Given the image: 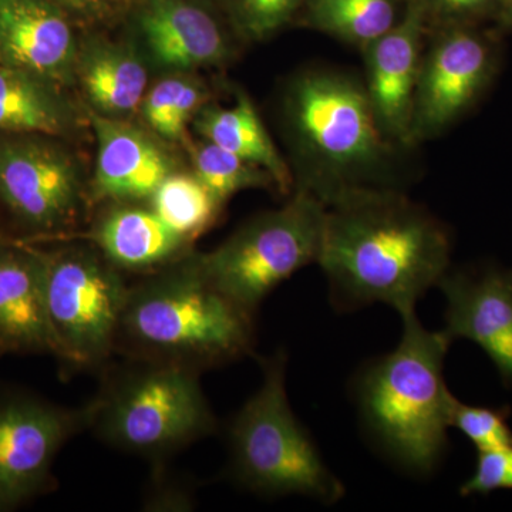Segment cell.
<instances>
[{
  "mask_svg": "<svg viewBox=\"0 0 512 512\" xmlns=\"http://www.w3.org/2000/svg\"><path fill=\"white\" fill-rule=\"evenodd\" d=\"M451 251L446 225L403 190H363L326 207L318 264L336 311L384 303L404 316L447 274Z\"/></svg>",
  "mask_w": 512,
  "mask_h": 512,
  "instance_id": "6da1fadb",
  "label": "cell"
},
{
  "mask_svg": "<svg viewBox=\"0 0 512 512\" xmlns=\"http://www.w3.org/2000/svg\"><path fill=\"white\" fill-rule=\"evenodd\" d=\"M293 154L292 185L323 205L363 190H403L404 153L384 134L362 77L309 67L289 82L284 101Z\"/></svg>",
  "mask_w": 512,
  "mask_h": 512,
  "instance_id": "7a4b0ae2",
  "label": "cell"
},
{
  "mask_svg": "<svg viewBox=\"0 0 512 512\" xmlns=\"http://www.w3.org/2000/svg\"><path fill=\"white\" fill-rule=\"evenodd\" d=\"M254 315L212 284L197 255H185L128 286L116 352L202 372L251 355Z\"/></svg>",
  "mask_w": 512,
  "mask_h": 512,
  "instance_id": "3957f363",
  "label": "cell"
},
{
  "mask_svg": "<svg viewBox=\"0 0 512 512\" xmlns=\"http://www.w3.org/2000/svg\"><path fill=\"white\" fill-rule=\"evenodd\" d=\"M399 345L357 372L353 393L370 440L410 476L427 477L448 448L453 393L444 379L451 340L424 328L416 312L402 316Z\"/></svg>",
  "mask_w": 512,
  "mask_h": 512,
  "instance_id": "277c9868",
  "label": "cell"
},
{
  "mask_svg": "<svg viewBox=\"0 0 512 512\" xmlns=\"http://www.w3.org/2000/svg\"><path fill=\"white\" fill-rule=\"evenodd\" d=\"M111 369L87 403V429L103 443L160 461L218 430L200 383L190 367L131 359Z\"/></svg>",
  "mask_w": 512,
  "mask_h": 512,
  "instance_id": "5b68a950",
  "label": "cell"
},
{
  "mask_svg": "<svg viewBox=\"0 0 512 512\" xmlns=\"http://www.w3.org/2000/svg\"><path fill=\"white\" fill-rule=\"evenodd\" d=\"M284 350L261 360L262 384L228 426V471L261 497L303 495L322 504L342 500L345 485L326 466L286 393Z\"/></svg>",
  "mask_w": 512,
  "mask_h": 512,
  "instance_id": "8992f818",
  "label": "cell"
},
{
  "mask_svg": "<svg viewBox=\"0 0 512 512\" xmlns=\"http://www.w3.org/2000/svg\"><path fill=\"white\" fill-rule=\"evenodd\" d=\"M325 220L326 205L295 191L284 207L255 215L198 262L212 284L255 313L282 282L318 264Z\"/></svg>",
  "mask_w": 512,
  "mask_h": 512,
  "instance_id": "52a82bcc",
  "label": "cell"
},
{
  "mask_svg": "<svg viewBox=\"0 0 512 512\" xmlns=\"http://www.w3.org/2000/svg\"><path fill=\"white\" fill-rule=\"evenodd\" d=\"M42 256L55 356L74 369H99L116 352L130 286L124 272L111 265L99 249H42Z\"/></svg>",
  "mask_w": 512,
  "mask_h": 512,
  "instance_id": "ba28073f",
  "label": "cell"
},
{
  "mask_svg": "<svg viewBox=\"0 0 512 512\" xmlns=\"http://www.w3.org/2000/svg\"><path fill=\"white\" fill-rule=\"evenodd\" d=\"M500 32L483 25L427 30L414 94L410 141L441 136L483 100L500 72Z\"/></svg>",
  "mask_w": 512,
  "mask_h": 512,
  "instance_id": "9c48e42d",
  "label": "cell"
},
{
  "mask_svg": "<svg viewBox=\"0 0 512 512\" xmlns=\"http://www.w3.org/2000/svg\"><path fill=\"white\" fill-rule=\"evenodd\" d=\"M0 202L32 237H55L82 210L79 168L56 137L0 133Z\"/></svg>",
  "mask_w": 512,
  "mask_h": 512,
  "instance_id": "30bf717a",
  "label": "cell"
},
{
  "mask_svg": "<svg viewBox=\"0 0 512 512\" xmlns=\"http://www.w3.org/2000/svg\"><path fill=\"white\" fill-rule=\"evenodd\" d=\"M87 423V406L69 409L33 394H0V512L52 487L57 454Z\"/></svg>",
  "mask_w": 512,
  "mask_h": 512,
  "instance_id": "8fae6325",
  "label": "cell"
},
{
  "mask_svg": "<svg viewBox=\"0 0 512 512\" xmlns=\"http://www.w3.org/2000/svg\"><path fill=\"white\" fill-rule=\"evenodd\" d=\"M131 19L150 55L168 69L222 66L239 42L215 0H134Z\"/></svg>",
  "mask_w": 512,
  "mask_h": 512,
  "instance_id": "7c38bea8",
  "label": "cell"
},
{
  "mask_svg": "<svg viewBox=\"0 0 512 512\" xmlns=\"http://www.w3.org/2000/svg\"><path fill=\"white\" fill-rule=\"evenodd\" d=\"M437 286L447 302L441 332L477 343L512 389V268H450Z\"/></svg>",
  "mask_w": 512,
  "mask_h": 512,
  "instance_id": "4fadbf2b",
  "label": "cell"
},
{
  "mask_svg": "<svg viewBox=\"0 0 512 512\" xmlns=\"http://www.w3.org/2000/svg\"><path fill=\"white\" fill-rule=\"evenodd\" d=\"M427 37L421 0H404L399 22L363 50V84L387 137L412 150L414 94Z\"/></svg>",
  "mask_w": 512,
  "mask_h": 512,
  "instance_id": "5bb4252c",
  "label": "cell"
},
{
  "mask_svg": "<svg viewBox=\"0 0 512 512\" xmlns=\"http://www.w3.org/2000/svg\"><path fill=\"white\" fill-rule=\"evenodd\" d=\"M70 15L52 0H0V63L62 86L76 74Z\"/></svg>",
  "mask_w": 512,
  "mask_h": 512,
  "instance_id": "9a60e30c",
  "label": "cell"
},
{
  "mask_svg": "<svg viewBox=\"0 0 512 512\" xmlns=\"http://www.w3.org/2000/svg\"><path fill=\"white\" fill-rule=\"evenodd\" d=\"M55 356L42 249L0 239V353Z\"/></svg>",
  "mask_w": 512,
  "mask_h": 512,
  "instance_id": "2e32d148",
  "label": "cell"
},
{
  "mask_svg": "<svg viewBox=\"0 0 512 512\" xmlns=\"http://www.w3.org/2000/svg\"><path fill=\"white\" fill-rule=\"evenodd\" d=\"M97 138L96 200L136 202L150 200L168 175L170 158L143 131L114 117L93 113Z\"/></svg>",
  "mask_w": 512,
  "mask_h": 512,
  "instance_id": "e0dca14e",
  "label": "cell"
},
{
  "mask_svg": "<svg viewBox=\"0 0 512 512\" xmlns=\"http://www.w3.org/2000/svg\"><path fill=\"white\" fill-rule=\"evenodd\" d=\"M100 254L121 272L153 274L183 258L188 241L153 208L119 202L93 231Z\"/></svg>",
  "mask_w": 512,
  "mask_h": 512,
  "instance_id": "ac0fdd59",
  "label": "cell"
},
{
  "mask_svg": "<svg viewBox=\"0 0 512 512\" xmlns=\"http://www.w3.org/2000/svg\"><path fill=\"white\" fill-rule=\"evenodd\" d=\"M195 127L205 140L268 171L279 191L291 192V168L266 131L247 93L237 90L231 107L217 104L202 107L198 110Z\"/></svg>",
  "mask_w": 512,
  "mask_h": 512,
  "instance_id": "d6986e66",
  "label": "cell"
},
{
  "mask_svg": "<svg viewBox=\"0 0 512 512\" xmlns=\"http://www.w3.org/2000/svg\"><path fill=\"white\" fill-rule=\"evenodd\" d=\"M76 72L97 113L117 117L141 106L148 74L134 50L116 43L94 42L77 56Z\"/></svg>",
  "mask_w": 512,
  "mask_h": 512,
  "instance_id": "ffe728a7",
  "label": "cell"
},
{
  "mask_svg": "<svg viewBox=\"0 0 512 512\" xmlns=\"http://www.w3.org/2000/svg\"><path fill=\"white\" fill-rule=\"evenodd\" d=\"M74 114L60 86L0 63V133L63 137Z\"/></svg>",
  "mask_w": 512,
  "mask_h": 512,
  "instance_id": "44dd1931",
  "label": "cell"
},
{
  "mask_svg": "<svg viewBox=\"0 0 512 512\" xmlns=\"http://www.w3.org/2000/svg\"><path fill=\"white\" fill-rule=\"evenodd\" d=\"M404 0H306L295 23L360 52L399 22Z\"/></svg>",
  "mask_w": 512,
  "mask_h": 512,
  "instance_id": "7402d4cb",
  "label": "cell"
},
{
  "mask_svg": "<svg viewBox=\"0 0 512 512\" xmlns=\"http://www.w3.org/2000/svg\"><path fill=\"white\" fill-rule=\"evenodd\" d=\"M150 200L151 208L187 239L214 224L222 210L220 202L195 174L168 175Z\"/></svg>",
  "mask_w": 512,
  "mask_h": 512,
  "instance_id": "603a6c76",
  "label": "cell"
},
{
  "mask_svg": "<svg viewBox=\"0 0 512 512\" xmlns=\"http://www.w3.org/2000/svg\"><path fill=\"white\" fill-rule=\"evenodd\" d=\"M194 161V174L222 207L238 192L276 187L274 178L264 168L249 163L211 141L205 140L194 151Z\"/></svg>",
  "mask_w": 512,
  "mask_h": 512,
  "instance_id": "cb8c5ba5",
  "label": "cell"
},
{
  "mask_svg": "<svg viewBox=\"0 0 512 512\" xmlns=\"http://www.w3.org/2000/svg\"><path fill=\"white\" fill-rule=\"evenodd\" d=\"M242 43H261L295 23L306 0H215Z\"/></svg>",
  "mask_w": 512,
  "mask_h": 512,
  "instance_id": "d4e9b609",
  "label": "cell"
},
{
  "mask_svg": "<svg viewBox=\"0 0 512 512\" xmlns=\"http://www.w3.org/2000/svg\"><path fill=\"white\" fill-rule=\"evenodd\" d=\"M510 414V407L471 406L454 397L450 427L460 431L478 451L512 447Z\"/></svg>",
  "mask_w": 512,
  "mask_h": 512,
  "instance_id": "484cf974",
  "label": "cell"
},
{
  "mask_svg": "<svg viewBox=\"0 0 512 512\" xmlns=\"http://www.w3.org/2000/svg\"><path fill=\"white\" fill-rule=\"evenodd\" d=\"M427 30L453 25H483L497 18L501 0H421Z\"/></svg>",
  "mask_w": 512,
  "mask_h": 512,
  "instance_id": "4316f807",
  "label": "cell"
},
{
  "mask_svg": "<svg viewBox=\"0 0 512 512\" xmlns=\"http://www.w3.org/2000/svg\"><path fill=\"white\" fill-rule=\"evenodd\" d=\"M498 490H512V447L478 451L476 470L461 485L460 494L470 497Z\"/></svg>",
  "mask_w": 512,
  "mask_h": 512,
  "instance_id": "83f0119b",
  "label": "cell"
},
{
  "mask_svg": "<svg viewBox=\"0 0 512 512\" xmlns=\"http://www.w3.org/2000/svg\"><path fill=\"white\" fill-rule=\"evenodd\" d=\"M187 80L181 76H173L161 80L141 101L140 107L141 111H143L144 120L160 136H164L171 111H173L178 96H180Z\"/></svg>",
  "mask_w": 512,
  "mask_h": 512,
  "instance_id": "f1b7e54d",
  "label": "cell"
},
{
  "mask_svg": "<svg viewBox=\"0 0 512 512\" xmlns=\"http://www.w3.org/2000/svg\"><path fill=\"white\" fill-rule=\"evenodd\" d=\"M204 96V89H202L201 84L188 79L183 90H181L180 96H178L173 111H171L170 120H168L163 137L168 138V140L183 138L192 114H197L198 109L204 106L202 104Z\"/></svg>",
  "mask_w": 512,
  "mask_h": 512,
  "instance_id": "f546056e",
  "label": "cell"
},
{
  "mask_svg": "<svg viewBox=\"0 0 512 512\" xmlns=\"http://www.w3.org/2000/svg\"><path fill=\"white\" fill-rule=\"evenodd\" d=\"M144 507L148 511L191 510L192 493L190 490H185L180 484L167 481L157 474L156 483L148 493Z\"/></svg>",
  "mask_w": 512,
  "mask_h": 512,
  "instance_id": "4dcf8cb0",
  "label": "cell"
},
{
  "mask_svg": "<svg viewBox=\"0 0 512 512\" xmlns=\"http://www.w3.org/2000/svg\"><path fill=\"white\" fill-rule=\"evenodd\" d=\"M69 15H79L83 18H94L103 15L107 8V0H52Z\"/></svg>",
  "mask_w": 512,
  "mask_h": 512,
  "instance_id": "1f68e13d",
  "label": "cell"
},
{
  "mask_svg": "<svg viewBox=\"0 0 512 512\" xmlns=\"http://www.w3.org/2000/svg\"><path fill=\"white\" fill-rule=\"evenodd\" d=\"M498 32H511L512 30V0H501L497 18L494 20Z\"/></svg>",
  "mask_w": 512,
  "mask_h": 512,
  "instance_id": "d6a6232c",
  "label": "cell"
},
{
  "mask_svg": "<svg viewBox=\"0 0 512 512\" xmlns=\"http://www.w3.org/2000/svg\"><path fill=\"white\" fill-rule=\"evenodd\" d=\"M127 2H130V3H131V2H134V0H127Z\"/></svg>",
  "mask_w": 512,
  "mask_h": 512,
  "instance_id": "836d02e7",
  "label": "cell"
}]
</instances>
